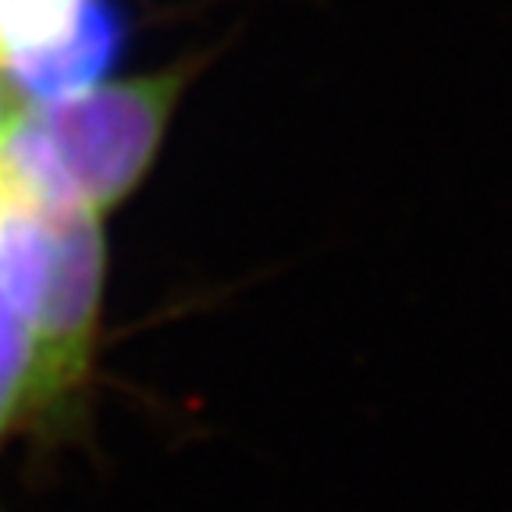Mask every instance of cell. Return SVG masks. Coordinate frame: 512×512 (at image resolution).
I'll use <instances>...</instances> for the list:
<instances>
[{"mask_svg": "<svg viewBox=\"0 0 512 512\" xmlns=\"http://www.w3.org/2000/svg\"><path fill=\"white\" fill-rule=\"evenodd\" d=\"M178 89L164 72L15 107L0 128V200L43 214L114 207L157 157Z\"/></svg>", "mask_w": 512, "mask_h": 512, "instance_id": "1", "label": "cell"}, {"mask_svg": "<svg viewBox=\"0 0 512 512\" xmlns=\"http://www.w3.org/2000/svg\"><path fill=\"white\" fill-rule=\"evenodd\" d=\"M47 235V274L36 303V370L43 406L61 399L86 370L104 285V235L96 214H47Z\"/></svg>", "mask_w": 512, "mask_h": 512, "instance_id": "2", "label": "cell"}, {"mask_svg": "<svg viewBox=\"0 0 512 512\" xmlns=\"http://www.w3.org/2000/svg\"><path fill=\"white\" fill-rule=\"evenodd\" d=\"M47 214L0 200V441L40 409L36 303L47 274Z\"/></svg>", "mask_w": 512, "mask_h": 512, "instance_id": "3", "label": "cell"}, {"mask_svg": "<svg viewBox=\"0 0 512 512\" xmlns=\"http://www.w3.org/2000/svg\"><path fill=\"white\" fill-rule=\"evenodd\" d=\"M125 43V18L114 0H82L72 22L54 40L29 47L4 61L8 89L29 104L86 93L118 61Z\"/></svg>", "mask_w": 512, "mask_h": 512, "instance_id": "4", "label": "cell"}, {"mask_svg": "<svg viewBox=\"0 0 512 512\" xmlns=\"http://www.w3.org/2000/svg\"><path fill=\"white\" fill-rule=\"evenodd\" d=\"M82 0H0V64L54 40Z\"/></svg>", "mask_w": 512, "mask_h": 512, "instance_id": "5", "label": "cell"}, {"mask_svg": "<svg viewBox=\"0 0 512 512\" xmlns=\"http://www.w3.org/2000/svg\"><path fill=\"white\" fill-rule=\"evenodd\" d=\"M15 100H18V96L8 89V82H0V128H4V121L15 114Z\"/></svg>", "mask_w": 512, "mask_h": 512, "instance_id": "6", "label": "cell"}]
</instances>
